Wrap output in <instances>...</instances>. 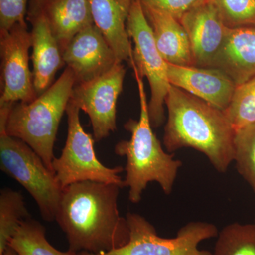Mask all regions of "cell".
I'll return each mask as SVG.
<instances>
[{"instance_id": "obj_1", "label": "cell", "mask_w": 255, "mask_h": 255, "mask_svg": "<svg viewBox=\"0 0 255 255\" xmlns=\"http://www.w3.org/2000/svg\"><path fill=\"white\" fill-rule=\"evenodd\" d=\"M122 188L92 181L64 188L55 221L66 236L70 251L100 254L127 244L129 228L118 208Z\"/></svg>"}, {"instance_id": "obj_2", "label": "cell", "mask_w": 255, "mask_h": 255, "mask_svg": "<svg viewBox=\"0 0 255 255\" xmlns=\"http://www.w3.org/2000/svg\"><path fill=\"white\" fill-rule=\"evenodd\" d=\"M168 117L163 143L169 153L191 147L225 173L234 160L235 132L222 111L171 85L165 100Z\"/></svg>"}, {"instance_id": "obj_3", "label": "cell", "mask_w": 255, "mask_h": 255, "mask_svg": "<svg viewBox=\"0 0 255 255\" xmlns=\"http://www.w3.org/2000/svg\"><path fill=\"white\" fill-rule=\"evenodd\" d=\"M131 68L138 88L140 118L138 121L129 119L125 124L124 128L130 132L131 136L130 140H121L117 143L114 152L116 155L127 159L124 186L129 189V200L137 204L150 182L158 183L164 194H170L182 162L174 159L173 154L164 150L154 133L143 78L135 65Z\"/></svg>"}, {"instance_id": "obj_4", "label": "cell", "mask_w": 255, "mask_h": 255, "mask_svg": "<svg viewBox=\"0 0 255 255\" xmlns=\"http://www.w3.org/2000/svg\"><path fill=\"white\" fill-rule=\"evenodd\" d=\"M75 84L73 70L67 67L60 78L33 102L0 105V126L10 136L30 146L51 171L58 128Z\"/></svg>"}, {"instance_id": "obj_5", "label": "cell", "mask_w": 255, "mask_h": 255, "mask_svg": "<svg viewBox=\"0 0 255 255\" xmlns=\"http://www.w3.org/2000/svg\"><path fill=\"white\" fill-rule=\"evenodd\" d=\"M0 168L29 193L45 221H55L63 189L54 172L30 146L8 135L2 126H0Z\"/></svg>"}, {"instance_id": "obj_6", "label": "cell", "mask_w": 255, "mask_h": 255, "mask_svg": "<svg viewBox=\"0 0 255 255\" xmlns=\"http://www.w3.org/2000/svg\"><path fill=\"white\" fill-rule=\"evenodd\" d=\"M80 110L70 100L67 107L68 136L59 157L52 164L53 172L62 189L85 181L114 184L125 187L120 166L108 167L96 155L93 135L84 130L80 119Z\"/></svg>"}, {"instance_id": "obj_7", "label": "cell", "mask_w": 255, "mask_h": 255, "mask_svg": "<svg viewBox=\"0 0 255 255\" xmlns=\"http://www.w3.org/2000/svg\"><path fill=\"white\" fill-rule=\"evenodd\" d=\"M126 219L130 236L125 246L108 253H80L78 255H213L209 251H201L199 245L219 235L212 223L192 221L181 228L175 238H162L141 215L128 213Z\"/></svg>"}, {"instance_id": "obj_8", "label": "cell", "mask_w": 255, "mask_h": 255, "mask_svg": "<svg viewBox=\"0 0 255 255\" xmlns=\"http://www.w3.org/2000/svg\"><path fill=\"white\" fill-rule=\"evenodd\" d=\"M127 29L134 44L133 63L150 85L148 109L151 124L154 128L160 127L165 119L164 106L171 85L167 78V63L157 49L140 0H132Z\"/></svg>"}, {"instance_id": "obj_9", "label": "cell", "mask_w": 255, "mask_h": 255, "mask_svg": "<svg viewBox=\"0 0 255 255\" xmlns=\"http://www.w3.org/2000/svg\"><path fill=\"white\" fill-rule=\"evenodd\" d=\"M125 75L123 63H117L104 75L73 87L70 100L88 115L96 142L117 130V102Z\"/></svg>"}, {"instance_id": "obj_10", "label": "cell", "mask_w": 255, "mask_h": 255, "mask_svg": "<svg viewBox=\"0 0 255 255\" xmlns=\"http://www.w3.org/2000/svg\"><path fill=\"white\" fill-rule=\"evenodd\" d=\"M31 32L27 24H16L8 31H0L1 95L0 105L29 103L37 98L30 70Z\"/></svg>"}, {"instance_id": "obj_11", "label": "cell", "mask_w": 255, "mask_h": 255, "mask_svg": "<svg viewBox=\"0 0 255 255\" xmlns=\"http://www.w3.org/2000/svg\"><path fill=\"white\" fill-rule=\"evenodd\" d=\"M64 63L76 83L91 81L119 63L112 47L95 25L78 33L63 51Z\"/></svg>"}, {"instance_id": "obj_12", "label": "cell", "mask_w": 255, "mask_h": 255, "mask_svg": "<svg viewBox=\"0 0 255 255\" xmlns=\"http://www.w3.org/2000/svg\"><path fill=\"white\" fill-rule=\"evenodd\" d=\"M179 21L189 38L194 66L211 68L228 28L217 10L206 0L188 11Z\"/></svg>"}, {"instance_id": "obj_13", "label": "cell", "mask_w": 255, "mask_h": 255, "mask_svg": "<svg viewBox=\"0 0 255 255\" xmlns=\"http://www.w3.org/2000/svg\"><path fill=\"white\" fill-rule=\"evenodd\" d=\"M167 78L170 85L199 97L222 112L229 106L236 87L227 75L214 68L167 63Z\"/></svg>"}, {"instance_id": "obj_14", "label": "cell", "mask_w": 255, "mask_h": 255, "mask_svg": "<svg viewBox=\"0 0 255 255\" xmlns=\"http://www.w3.org/2000/svg\"><path fill=\"white\" fill-rule=\"evenodd\" d=\"M94 25L113 49L119 63H133V50L127 29L132 0H88Z\"/></svg>"}, {"instance_id": "obj_15", "label": "cell", "mask_w": 255, "mask_h": 255, "mask_svg": "<svg viewBox=\"0 0 255 255\" xmlns=\"http://www.w3.org/2000/svg\"><path fill=\"white\" fill-rule=\"evenodd\" d=\"M211 68L221 70L236 86L255 77V26L228 28Z\"/></svg>"}, {"instance_id": "obj_16", "label": "cell", "mask_w": 255, "mask_h": 255, "mask_svg": "<svg viewBox=\"0 0 255 255\" xmlns=\"http://www.w3.org/2000/svg\"><path fill=\"white\" fill-rule=\"evenodd\" d=\"M30 22L32 24L33 85L37 96H39L53 85L57 72L65 63L59 43L53 36L44 15H38Z\"/></svg>"}, {"instance_id": "obj_17", "label": "cell", "mask_w": 255, "mask_h": 255, "mask_svg": "<svg viewBox=\"0 0 255 255\" xmlns=\"http://www.w3.org/2000/svg\"><path fill=\"white\" fill-rule=\"evenodd\" d=\"M142 7L164 60L172 65L194 66L189 38L180 21L164 11Z\"/></svg>"}, {"instance_id": "obj_18", "label": "cell", "mask_w": 255, "mask_h": 255, "mask_svg": "<svg viewBox=\"0 0 255 255\" xmlns=\"http://www.w3.org/2000/svg\"><path fill=\"white\" fill-rule=\"evenodd\" d=\"M41 14L62 52L78 33L94 25L88 0H50Z\"/></svg>"}, {"instance_id": "obj_19", "label": "cell", "mask_w": 255, "mask_h": 255, "mask_svg": "<svg viewBox=\"0 0 255 255\" xmlns=\"http://www.w3.org/2000/svg\"><path fill=\"white\" fill-rule=\"evenodd\" d=\"M46 233V228L41 223L29 218L21 223L8 246L18 255H78L70 250H57L47 240Z\"/></svg>"}, {"instance_id": "obj_20", "label": "cell", "mask_w": 255, "mask_h": 255, "mask_svg": "<svg viewBox=\"0 0 255 255\" xmlns=\"http://www.w3.org/2000/svg\"><path fill=\"white\" fill-rule=\"evenodd\" d=\"M31 218L21 192L10 188L0 191V255L25 220Z\"/></svg>"}, {"instance_id": "obj_21", "label": "cell", "mask_w": 255, "mask_h": 255, "mask_svg": "<svg viewBox=\"0 0 255 255\" xmlns=\"http://www.w3.org/2000/svg\"><path fill=\"white\" fill-rule=\"evenodd\" d=\"M213 255H255V223L225 226L218 235Z\"/></svg>"}, {"instance_id": "obj_22", "label": "cell", "mask_w": 255, "mask_h": 255, "mask_svg": "<svg viewBox=\"0 0 255 255\" xmlns=\"http://www.w3.org/2000/svg\"><path fill=\"white\" fill-rule=\"evenodd\" d=\"M233 148L238 173L255 194V123L236 130Z\"/></svg>"}, {"instance_id": "obj_23", "label": "cell", "mask_w": 255, "mask_h": 255, "mask_svg": "<svg viewBox=\"0 0 255 255\" xmlns=\"http://www.w3.org/2000/svg\"><path fill=\"white\" fill-rule=\"evenodd\" d=\"M223 112L235 130L255 123V77L236 87Z\"/></svg>"}, {"instance_id": "obj_24", "label": "cell", "mask_w": 255, "mask_h": 255, "mask_svg": "<svg viewBox=\"0 0 255 255\" xmlns=\"http://www.w3.org/2000/svg\"><path fill=\"white\" fill-rule=\"evenodd\" d=\"M228 28L255 26V0H207Z\"/></svg>"}, {"instance_id": "obj_25", "label": "cell", "mask_w": 255, "mask_h": 255, "mask_svg": "<svg viewBox=\"0 0 255 255\" xmlns=\"http://www.w3.org/2000/svg\"><path fill=\"white\" fill-rule=\"evenodd\" d=\"M30 0H0V31H8L15 25H26Z\"/></svg>"}, {"instance_id": "obj_26", "label": "cell", "mask_w": 255, "mask_h": 255, "mask_svg": "<svg viewBox=\"0 0 255 255\" xmlns=\"http://www.w3.org/2000/svg\"><path fill=\"white\" fill-rule=\"evenodd\" d=\"M206 0H140L144 6L164 11L177 20Z\"/></svg>"}, {"instance_id": "obj_27", "label": "cell", "mask_w": 255, "mask_h": 255, "mask_svg": "<svg viewBox=\"0 0 255 255\" xmlns=\"http://www.w3.org/2000/svg\"><path fill=\"white\" fill-rule=\"evenodd\" d=\"M49 1L50 0H30L27 11L28 21H31L41 14L43 8Z\"/></svg>"}, {"instance_id": "obj_28", "label": "cell", "mask_w": 255, "mask_h": 255, "mask_svg": "<svg viewBox=\"0 0 255 255\" xmlns=\"http://www.w3.org/2000/svg\"><path fill=\"white\" fill-rule=\"evenodd\" d=\"M1 255H18L16 254V252L11 248V247L8 246L7 248H6L4 253Z\"/></svg>"}, {"instance_id": "obj_29", "label": "cell", "mask_w": 255, "mask_h": 255, "mask_svg": "<svg viewBox=\"0 0 255 255\" xmlns=\"http://www.w3.org/2000/svg\"></svg>"}]
</instances>
